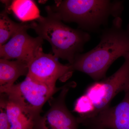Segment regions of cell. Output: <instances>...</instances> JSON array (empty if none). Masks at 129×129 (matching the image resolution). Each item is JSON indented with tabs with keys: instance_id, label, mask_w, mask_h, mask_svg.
I'll list each match as a JSON object with an SVG mask.
<instances>
[{
	"instance_id": "6da1fadb",
	"label": "cell",
	"mask_w": 129,
	"mask_h": 129,
	"mask_svg": "<svg viewBox=\"0 0 129 129\" xmlns=\"http://www.w3.org/2000/svg\"><path fill=\"white\" fill-rule=\"evenodd\" d=\"M129 53V24L122 27L121 17L114 18L110 27L102 31L100 41L88 52L80 53L70 64L74 71H79L95 81L106 77L108 70L118 58Z\"/></svg>"
},
{
	"instance_id": "7a4b0ae2",
	"label": "cell",
	"mask_w": 129,
	"mask_h": 129,
	"mask_svg": "<svg viewBox=\"0 0 129 129\" xmlns=\"http://www.w3.org/2000/svg\"><path fill=\"white\" fill-rule=\"evenodd\" d=\"M123 9V2L117 0L56 1L45 7L47 13L62 22L75 23L87 32L99 31L111 16L120 17Z\"/></svg>"
},
{
	"instance_id": "3957f363",
	"label": "cell",
	"mask_w": 129,
	"mask_h": 129,
	"mask_svg": "<svg viewBox=\"0 0 129 129\" xmlns=\"http://www.w3.org/2000/svg\"><path fill=\"white\" fill-rule=\"evenodd\" d=\"M47 14L46 17L41 16L30 23V28L50 43L56 58L73 64L76 56L81 53L85 45L89 41L90 35L80 29L70 27L55 16Z\"/></svg>"
},
{
	"instance_id": "277c9868",
	"label": "cell",
	"mask_w": 129,
	"mask_h": 129,
	"mask_svg": "<svg viewBox=\"0 0 129 129\" xmlns=\"http://www.w3.org/2000/svg\"><path fill=\"white\" fill-rule=\"evenodd\" d=\"M37 82L28 77L24 80L1 91L8 99L21 106L38 119L43 106L54 94L64 88Z\"/></svg>"
},
{
	"instance_id": "5b68a950",
	"label": "cell",
	"mask_w": 129,
	"mask_h": 129,
	"mask_svg": "<svg viewBox=\"0 0 129 129\" xmlns=\"http://www.w3.org/2000/svg\"><path fill=\"white\" fill-rule=\"evenodd\" d=\"M123 57L124 62L114 74L95 81L86 89L85 93L91 99L95 107L90 118L109 107L112 99L119 93L129 90V53Z\"/></svg>"
},
{
	"instance_id": "8992f818",
	"label": "cell",
	"mask_w": 129,
	"mask_h": 129,
	"mask_svg": "<svg viewBox=\"0 0 129 129\" xmlns=\"http://www.w3.org/2000/svg\"><path fill=\"white\" fill-rule=\"evenodd\" d=\"M28 67L26 77L52 86H56L58 80L66 81L74 72L71 64L60 63L54 55L44 53L43 50L29 63Z\"/></svg>"
},
{
	"instance_id": "52a82bcc",
	"label": "cell",
	"mask_w": 129,
	"mask_h": 129,
	"mask_svg": "<svg viewBox=\"0 0 129 129\" xmlns=\"http://www.w3.org/2000/svg\"><path fill=\"white\" fill-rule=\"evenodd\" d=\"M76 86L74 82L67 83L57 97L49 100L50 109L37 119L34 129H78L77 118L71 113L65 103L70 89Z\"/></svg>"
},
{
	"instance_id": "ba28073f",
	"label": "cell",
	"mask_w": 129,
	"mask_h": 129,
	"mask_svg": "<svg viewBox=\"0 0 129 129\" xmlns=\"http://www.w3.org/2000/svg\"><path fill=\"white\" fill-rule=\"evenodd\" d=\"M30 28V23H24L9 41L0 46L1 58L16 59L28 64L43 50L44 40L39 36L33 37L29 36L27 31Z\"/></svg>"
},
{
	"instance_id": "9c48e42d",
	"label": "cell",
	"mask_w": 129,
	"mask_h": 129,
	"mask_svg": "<svg viewBox=\"0 0 129 129\" xmlns=\"http://www.w3.org/2000/svg\"><path fill=\"white\" fill-rule=\"evenodd\" d=\"M122 101L110 106L93 117L78 120L93 129H129V90L125 92Z\"/></svg>"
},
{
	"instance_id": "30bf717a",
	"label": "cell",
	"mask_w": 129,
	"mask_h": 129,
	"mask_svg": "<svg viewBox=\"0 0 129 129\" xmlns=\"http://www.w3.org/2000/svg\"><path fill=\"white\" fill-rule=\"evenodd\" d=\"M0 106L5 108L10 129H34L37 119L4 94H1Z\"/></svg>"
},
{
	"instance_id": "8fae6325",
	"label": "cell",
	"mask_w": 129,
	"mask_h": 129,
	"mask_svg": "<svg viewBox=\"0 0 129 129\" xmlns=\"http://www.w3.org/2000/svg\"><path fill=\"white\" fill-rule=\"evenodd\" d=\"M28 63L20 60L0 59V91L14 85L20 76H27Z\"/></svg>"
},
{
	"instance_id": "7c38bea8",
	"label": "cell",
	"mask_w": 129,
	"mask_h": 129,
	"mask_svg": "<svg viewBox=\"0 0 129 129\" xmlns=\"http://www.w3.org/2000/svg\"><path fill=\"white\" fill-rule=\"evenodd\" d=\"M12 11L16 17L23 22L35 21L40 17L39 9L34 1L14 0L9 7L5 8Z\"/></svg>"
},
{
	"instance_id": "4fadbf2b",
	"label": "cell",
	"mask_w": 129,
	"mask_h": 129,
	"mask_svg": "<svg viewBox=\"0 0 129 129\" xmlns=\"http://www.w3.org/2000/svg\"><path fill=\"white\" fill-rule=\"evenodd\" d=\"M5 9L0 14V46L7 43L24 23H17L13 21L8 14Z\"/></svg>"
},
{
	"instance_id": "5bb4252c",
	"label": "cell",
	"mask_w": 129,
	"mask_h": 129,
	"mask_svg": "<svg viewBox=\"0 0 129 129\" xmlns=\"http://www.w3.org/2000/svg\"><path fill=\"white\" fill-rule=\"evenodd\" d=\"M95 110V106L90 98L85 93L78 98L75 103L73 112L78 113V120L91 118Z\"/></svg>"
},
{
	"instance_id": "9a60e30c",
	"label": "cell",
	"mask_w": 129,
	"mask_h": 129,
	"mask_svg": "<svg viewBox=\"0 0 129 129\" xmlns=\"http://www.w3.org/2000/svg\"><path fill=\"white\" fill-rule=\"evenodd\" d=\"M0 129H10L5 108L0 106Z\"/></svg>"
}]
</instances>
